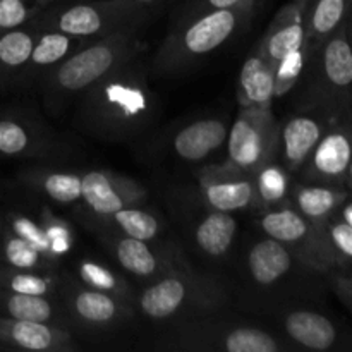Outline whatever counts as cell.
Listing matches in <instances>:
<instances>
[{"instance_id": "obj_42", "label": "cell", "mask_w": 352, "mask_h": 352, "mask_svg": "<svg viewBox=\"0 0 352 352\" xmlns=\"http://www.w3.org/2000/svg\"><path fill=\"white\" fill-rule=\"evenodd\" d=\"M0 232H2V217H0Z\"/></svg>"}, {"instance_id": "obj_32", "label": "cell", "mask_w": 352, "mask_h": 352, "mask_svg": "<svg viewBox=\"0 0 352 352\" xmlns=\"http://www.w3.org/2000/svg\"><path fill=\"white\" fill-rule=\"evenodd\" d=\"M254 177V206L260 210L274 208L287 201L289 189H291V174L278 164L270 160L261 165Z\"/></svg>"}, {"instance_id": "obj_29", "label": "cell", "mask_w": 352, "mask_h": 352, "mask_svg": "<svg viewBox=\"0 0 352 352\" xmlns=\"http://www.w3.org/2000/svg\"><path fill=\"white\" fill-rule=\"evenodd\" d=\"M351 0H308L305 10L306 41L309 52L332 36L346 21H349Z\"/></svg>"}, {"instance_id": "obj_38", "label": "cell", "mask_w": 352, "mask_h": 352, "mask_svg": "<svg viewBox=\"0 0 352 352\" xmlns=\"http://www.w3.org/2000/svg\"><path fill=\"white\" fill-rule=\"evenodd\" d=\"M38 220H40L45 236L48 239L52 256L58 261L74 246V230H72L71 223L65 222L64 219H58L47 208H43Z\"/></svg>"}, {"instance_id": "obj_6", "label": "cell", "mask_w": 352, "mask_h": 352, "mask_svg": "<svg viewBox=\"0 0 352 352\" xmlns=\"http://www.w3.org/2000/svg\"><path fill=\"white\" fill-rule=\"evenodd\" d=\"M155 349L174 352H282L292 346L274 332L241 322L205 316L172 327Z\"/></svg>"}, {"instance_id": "obj_1", "label": "cell", "mask_w": 352, "mask_h": 352, "mask_svg": "<svg viewBox=\"0 0 352 352\" xmlns=\"http://www.w3.org/2000/svg\"><path fill=\"white\" fill-rule=\"evenodd\" d=\"M157 109L148 69L136 55L79 95L76 124L98 140L124 141L143 133Z\"/></svg>"}, {"instance_id": "obj_13", "label": "cell", "mask_w": 352, "mask_h": 352, "mask_svg": "<svg viewBox=\"0 0 352 352\" xmlns=\"http://www.w3.org/2000/svg\"><path fill=\"white\" fill-rule=\"evenodd\" d=\"M198 196L206 208L244 212L254 206V177L230 162L208 165L198 174Z\"/></svg>"}, {"instance_id": "obj_5", "label": "cell", "mask_w": 352, "mask_h": 352, "mask_svg": "<svg viewBox=\"0 0 352 352\" xmlns=\"http://www.w3.org/2000/svg\"><path fill=\"white\" fill-rule=\"evenodd\" d=\"M305 71L306 86L298 105L299 112L315 113L329 124L349 120L352 82L349 21L309 52Z\"/></svg>"}, {"instance_id": "obj_37", "label": "cell", "mask_w": 352, "mask_h": 352, "mask_svg": "<svg viewBox=\"0 0 352 352\" xmlns=\"http://www.w3.org/2000/svg\"><path fill=\"white\" fill-rule=\"evenodd\" d=\"M2 223L3 227L14 232L16 236H19L21 239L26 241L28 244L38 250L40 253H43L45 256L50 258L52 261L57 263L54 256L50 253V246H48V239L43 232V227H41L40 220L38 219H31L28 217L26 213H17V212H10L7 213L6 217H2Z\"/></svg>"}, {"instance_id": "obj_8", "label": "cell", "mask_w": 352, "mask_h": 352, "mask_svg": "<svg viewBox=\"0 0 352 352\" xmlns=\"http://www.w3.org/2000/svg\"><path fill=\"white\" fill-rule=\"evenodd\" d=\"M277 138L278 120L274 110L241 107L227 134V162L253 174L275 158Z\"/></svg>"}, {"instance_id": "obj_20", "label": "cell", "mask_w": 352, "mask_h": 352, "mask_svg": "<svg viewBox=\"0 0 352 352\" xmlns=\"http://www.w3.org/2000/svg\"><path fill=\"white\" fill-rule=\"evenodd\" d=\"M229 127V122L223 117L196 119L174 134L170 150L184 162H203L226 144Z\"/></svg>"}, {"instance_id": "obj_2", "label": "cell", "mask_w": 352, "mask_h": 352, "mask_svg": "<svg viewBox=\"0 0 352 352\" xmlns=\"http://www.w3.org/2000/svg\"><path fill=\"white\" fill-rule=\"evenodd\" d=\"M256 7L208 10L175 21L151 62L157 76H177L232 41L250 26Z\"/></svg>"}, {"instance_id": "obj_31", "label": "cell", "mask_w": 352, "mask_h": 352, "mask_svg": "<svg viewBox=\"0 0 352 352\" xmlns=\"http://www.w3.org/2000/svg\"><path fill=\"white\" fill-rule=\"evenodd\" d=\"M76 274L86 287L105 292L127 305H136V292L133 291L129 282L107 265L91 260V258H81L76 263Z\"/></svg>"}, {"instance_id": "obj_14", "label": "cell", "mask_w": 352, "mask_h": 352, "mask_svg": "<svg viewBox=\"0 0 352 352\" xmlns=\"http://www.w3.org/2000/svg\"><path fill=\"white\" fill-rule=\"evenodd\" d=\"M148 191L143 184L112 170L81 174V203L89 215L107 217L127 206L143 205Z\"/></svg>"}, {"instance_id": "obj_22", "label": "cell", "mask_w": 352, "mask_h": 352, "mask_svg": "<svg viewBox=\"0 0 352 352\" xmlns=\"http://www.w3.org/2000/svg\"><path fill=\"white\" fill-rule=\"evenodd\" d=\"M301 263L287 246L265 236L250 248L246 256L248 275L258 287H274L294 272V265ZM302 265V263H301Z\"/></svg>"}, {"instance_id": "obj_25", "label": "cell", "mask_w": 352, "mask_h": 352, "mask_svg": "<svg viewBox=\"0 0 352 352\" xmlns=\"http://www.w3.org/2000/svg\"><path fill=\"white\" fill-rule=\"evenodd\" d=\"M275 100V65L254 50L244 60L237 78L239 107L272 109Z\"/></svg>"}, {"instance_id": "obj_21", "label": "cell", "mask_w": 352, "mask_h": 352, "mask_svg": "<svg viewBox=\"0 0 352 352\" xmlns=\"http://www.w3.org/2000/svg\"><path fill=\"white\" fill-rule=\"evenodd\" d=\"M280 327L291 342L306 351L327 352L340 342L336 323L315 309H291L282 316Z\"/></svg>"}, {"instance_id": "obj_19", "label": "cell", "mask_w": 352, "mask_h": 352, "mask_svg": "<svg viewBox=\"0 0 352 352\" xmlns=\"http://www.w3.org/2000/svg\"><path fill=\"white\" fill-rule=\"evenodd\" d=\"M306 6L308 0H291L272 19L256 48L258 54L270 64L275 65L285 54L302 45L306 36Z\"/></svg>"}, {"instance_id": "obj_30", "label": "cell", "mask_w": 352, "mask_h": 352, "mask_svg": "<svg viewBox=\"0 0 352 352\" xmlns=\"http://www.w3.org/2000/svg\"><path fill=\"white\" fill-rule=\"evenodd\" d=\"M0 316L16 320H34L64 327L65 311H60L52 296H31L0 289Z\"/></svg>"}, {"instance_id": "obj_24", "label": "cell", "mask_w": 352, "mask_h": 352, "mask_svg": "<svg viewBox=\"0 0 352 352\" xmlns=\"http://www.w3.org/2000/svg\"><path fill=\"white\" fill-rule=\"evenodd\" d=\"M351 198L347 188H330L313 182H298L289 189L287 203L311 223H322Z\"/></svg>"}, {"instance_id": "obj_35", "label": "cell", "mask_w": 352, "mask_h": 352, "mask_svg": "<svg viewBox=\"0 0 352 352\" xmlns=\"http://www.w3.org/2000/svg\"><path fill=\"white\" fill-rule=\"evenodd\" d=\"M309 57L308 41H302L301 47L294 48L289 54H285L280 60L275 64V98L284 96L294 88L299 79L305 74L306 62Z\"/></svg>"}, {"instance_id": "obj_16", "label": "cell", "mask_w": 352, "mask_h": 352, "mask_svg": "<svg viewBox=\"0 0 352 352\" xmlns=\"http://www.w3.org/2000/svg\"><path fill=\"white\" fill-rule=\"evenodd\" d=\"M0 346L31 352H76L79 349L65 327L6 316H0Z\"/></svg>"}, {"instance_id": "obj_26", "label": "cell", "mask_w": 352, "mask_h": 352, "mask_svg": "<svg viewBox=\"0 0 352 352\" xmlns=\"http://www.w3.org/2000/svg\"><path fill=\"white\" fill-rule=\"evenodd\" d=\"M19 181L28 189L40 192L45 198L58 205L81 203V172L33 167L21 172Z\"/></svg>"}, {"instance_id": "obj_7", "label": "cell", "mask_w": 352, "mask_h": 352, "mask_svg": "<svg viewBox=\"0 0 352 352\" xmlns=\"http://www.w3.org/2000/svg\"><path fill=\"white\" fill-rule=\"evenodd\" d=\"M153 10L129 0H72L65 6H50L38 23L41 28L93 41L126 28H143Z\"/></svg>"}, {"instance_id": "obj_17", "label": "cell", "mask_w": 352, "mask_h": 352, "mask_svg": "<svg viewBox=\"0 0 352 352\" xmlns=\"http://www.w3.org/2000/svg\"><path fill=\"white\" fill-rule=\"evenodd\" d=\"M329 126L327 120L309 112L294 113L278 122L275 160L291 175L299 172Z\"/></svg>"}, {"instance_id": "obj_41", "label": "cell", "mask_w": 352, "mask_h": 352, "mask_svg": "<svg viewBox=\"0 0 352 352\" xmlns=\"http://www.w3.org/2000/svg\"><path fill=\"white\" fill-rule=\"evenodd\" d=\"M129 2H136L141 3V6H148V7H153V9H158L160 3H165L167 0H129Z\"/></svg>"}, {"instance_id": "obj_4", "label": "cell", "mask_w": 352, "mask_h": 352, "mask_svg": "<svg viewBox=\"0 0 352 352\" xmlns=\"http://www.w3.org/2000/svg\"><path fill=\"white\" fill-rule=\"evenodd\" d=\"M140 30L126 28L109 36L88 41L62 60L40 86L48 109L62 107L65 100L79 96L89 86L140 55L143 47Z\"/></svg>"}, {"instance_id": "obj_43", "label": "cell", "mask_w": 352, "mask_h": 352, "mask_svg": "<svg viewBox=\"0 0 352 352\" xmlns=\"http://www.w3.org/2000/svg\"><path fill=\"white\" fill-rule=\"evenodd\" d=\"M0 349H6V347H3V346H0Z\"/></svg>"}, {"instance_id": "obj_11", "label": "cell", "mask_w": 352, "mask_h": 352, "mask_svg": "<svg viewBox=\"0 0 352 352\" xmlns=\"http://www.w3.org/2000/svg\"><path fill=\"white\" fill-rule=\"evenodd\" d=\"M60 289L67 320L89 332L116 330L134 316L133 305H127L105 292L76 282H60Z\"/></svg>"}, {"instance_id": "obj_18", "label": "cell", "mask_w": 352, "mask_h": 352, "mask_svg": "<svg viewBox=\"0 0 352 352\" xmlns=\"http://www.w3.org/2000/svg\"><path fill=\"white\" fill-rule=\"evenodd\" d=\"M88 41L81 38L69 36L60 31L41 28L40 34L36 36L31 54L21 71L17 89L40 88L45 79L52 71L60 64L62 60L74 54L76 50L86 45Z\"/></svg>"}, {"instance_id": "obj_36", "label": "cell", "mask_w": 352, "mask_h": 352, "mask_svg": "<svg viewBox=\"0 0 352 352\" xmlns=\"http://www.w3.org/2000/svg\"><path fill=\"white\" fill-rule=\"evenodd\" d=\"M54 0H0V31L16 28L36 21Z\"/></svg>"}, {"instance_id": "obj_39", "label": "cell", "mask_w": 352, "mask_h": 352, "mask_svg": "<svg viewBox=\"0 0 352 352\" xmlns=\"http://www.w3.org/2000/svg\"><path fill=\"white\" fill-rule=\"evenodd\" d=\"M256 6L258 0H184L181 10H179V19L192 16V14L208 12V10H229Z\"/></svg>"}, {"instance_id": "obj_33", "label": "cell", "mask_w": 352, "mask_h": 352, "mask_svg": "<svg viewBox=\"0 0 352 352\" xmlns=\"http://www.w3.org/2000/svg\"><path fill=\"white\" fill-rule=\"evenodd\" d=\"M0 265L33 272H54L55 268V261L10 232L7 227H3V223L0 232Z\"/></svg>"}, {"instance_id": "obj_23", "label": "cell", "mask_w": 352, "mask_h": 352, "mask_svg": "<svg viewBox=\"0 0 352 352\" xmlns=\"http://www.w3.org/2000/svg\"><path fill=\"white\" fill-rule=\"evenodd\" d=\"M40 31L38 19L16 30L0 31V93L17 89L21 71Z\"/></svg>"}, {"instance_id": "obj_15", "label": "cell", "mask_w": 352, "mask_h": 352, "mask_svg": "<svg viewBox=\"0 0 352 352\" xmlns=\"http://www.w3.org/2000/svg\"><path fill=\"white\" fill-rule=\"evenodd\" d=\"M57 143L40 120L14 110H0V158L26 160L52 153Z\"/></svg>"}, {"instance_id": "obj_28", "label": "cell", "mask_w": 352, "mask_h": 352, "mask_svg": "<svg viewBox=\"0 0 352 352\" xmlns=\"http://www.w3.org/2000/svg\"><path fill=\"white\" fill-rule=\"evenodd\" d=\"M89 227L95 230H110L148 243H155L162 234L160 219L150 210L141 208V205L127 206L107 217L89 215Z\"/></svg>"}, {"instance_id": "obj_27", "label": "cell", "mask_w": 352, "mask_h": 352, "mask_svg": "<svg viewBox=\"0 0 352 352\" xmlns=\"http://www.w3.org/2000/svg\"><path fill=\"white\" fill-rule=\"evenodd\" d=\"M192 227L195 244L208 258L220 260L232 250L237 236V220L234 213L206 208Z\"/></svg>"}, {"instance_id": "obj_9", "label": "cell", "mask_w": 352, "mask_h": 352, "mask_svg": "<svg viewBox=\"0 0 352 352\" xmlns=\"http://www.w3.org/2000/svg\"><path fill=\"white\" fill-rule=\"evenodd\" d=\"M100 241L109 248L120 267L140 280L148 282L189 265L184 254L170 244L148 243L122 234L100 230Z\"/></svg>"}, {"instance_id": "obj_12", "label": "cell", "mask_w": 352, "mask_h": 352, "mask_svg": "<svg viewBox=\"0 0 352 352\" xmlns=\"http://www.w3.org/2000/svg\"><path fill=\"white\" fill-rule=\"evenodd\" d=\"M261 212L260 229L265 236L287 246L308 270L325 274V265L320 256L316 223L306 220L287 201Z\"/></svg>"}, {"instance_id": "obj_40", "label": "cell", "mask_w": 352, "mask_h": 352, "mask_svg": "<svg viewBox=\"0 0 352 352\" xmlns=\"http://www.w3.org/2000/svg\"><path fill=\"white\" fill-rule=\"evenodd\" d=\"M325 275H329L330 285H332L333 292L339 296L340 301L351 308L352 305V280H351V270H330Z\"/></svg>"}, {"instance_id": "obj_10", "label": "cell", "mask_w": 352, "mask_h": 352, "mask_svg": "<svg viewBox=\"0 0 352 352\" xmlns=\"http://www.w3.org/2000/svg\"><path fill=\"white\" fill-rule=\"evenodd\" d=\"M351 162V124L349 120H340L327 127L308 160L299 168V174L305 182L349 189Z\"/></svg>"}, {"instance_id": "obj_3", "label": "cell", "mask_w": 352, "mask_h": 352, "mask_svg": "<svg viewBox=\"0 0 352 352\" xmlns=\"http://www.w3.org/2000/svg\"><path fill=\"white\" fill-rule=\"evenodd\" d=\"M229 301V289L220 278L201 274L191 265L148 282L136 296L141 315L151 322H174V325L217 315Z\"/></svg>"}, {"instance_id": "obj_34", "label": "cell", "mask_w": 352, "mask_h": 352, "mask_svg": "<svg viewBox=\"0 0 352 352\" xmlns=\"http://www.w3.org/2000/svg\"><path fill=\"white\" fill-rule=\"evenodd\" d=\"M0 289L31 296H52L60 289V280L54 272H33L0 265Z\"/></svg>"}]
</instances>
